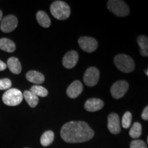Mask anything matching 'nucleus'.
Wrapping results in <instances>:
<instances>
[{
    "mask_svg": "<svg viewBox=\"0 0 148 148\" xmlns=\"http://www.w3.org/2000/svg\"><path fill=\"white\" fill-rule=\"evenodd\" d=\"M53 139H54V133L51 130H47L42 134L40 142L42 146L47 147L52 143Z\"/></svg>",
    "mask_w": 148,
    "mask_h": 148,
    "instance_id": "20",
    "label": "nucleus"
},
{
    "mask_svg": "<svg viewBox=\"0 0 148 148\" xmlns=\"http://www.w3.org/2000/svg\"><path fill=\"white\" fill-rule=\"evenodd\" d=\"M36 19L40 26L43 27H49L51 25V20L49 16L44 11L40 10L36 13Z\"/></svg>",
    "mask_w": 148,
    "mask_h": 148,
    "instance_id": "17",
    "label": "nucleus"
},
{
    "mask_svg": "<svg viewBox=\"0 0 148 148\" xmlns=\"http://www.w3.org/2000/svg\"><path fill=\"white\" fill-rule=\"evenodd\" d=\"M23 96L29 106L32 107V108H34V107L37 106L38 101H39L38 97L35 95L34 93H32L30 90H25V91H24Z\"/></svg>",
    "mask_w": 148,
    "mask_h": 148,
    "instance_id": "19",
    "label": "nucleus"
},
{
    "mask_svg": "<svg viewBox=\"0 0 148 148\" xmlns=\"http://www.w3.org/2000/svg\"><path fill=\"white\" fill-rule=\"evenodd\" d=\"M137 42L140 47V52L143 56L147 57L148 56V38L145 36H138Z\"/></svg>",
    "mask_w": 148,
    "mask_h": 148,
    "instance_id": "18",
    "label": "nucleus"
},
{
    "mask_svg": "<svg viewBox=\"0 0 148 148\" xmlns=\"http://www.w3.org/2000/svg\"><path fill=\"white\" fill-rule=\"evenodd\" d=\"M12 86V82L10 79H0V90H8Z\"/></svg>",
    "mask_w": 148,
    "mask_h": 148,
    "instance_id": "25",
    "label": "nucleus"
},
{
    "mask_svg": "<svg viewBox=\"0 0 148 148\" xmlns=\"http://www.w3.org/2000/svg\"><path fill=\"white\" fill-rule=\"evenodd\" d=\"M99 79V71L96 67L88 68L84 74V82L88 86H94L97 84Z\"/></svg>",
    "mask_w": 148,
    "mask_h": 148,
    "instance_id": "7",
    "label": "nucleus"
},
{
    "mask_svg": "<svg viewBox=\"0 0 148 148\" xmlns=\"http://www.w3.org/2000/svg\"><path fill=\"white\" fill-rule=\"evenodd\" d=\"M16 49L14 42L7 38H2L0 39V49L6 52H13Z\"/></svg>",
    "mask_w": 148,
    "mask_h": 148,
    "instance_id": "16",
    "label": "nucleus"
},
{
    "mask_svg": "<svg viewBox=\"0 0 148 148\" xmlns=\"http://www.w3.org/2000/svg\"><path fill=\"white\" fill-rule=\"evenodd\" d=\"M108 128L113 134H117L121 132V123L119 116L116 113H111L108 116Z\"/></svg>",
    "mask_w": 148,
    "mask_h": 148,
    "instance_id": "10",
    "label": "nucleus"
},
{
    "mask_svg": "<svg viewBox=\"0 0 148 148\" xmlns=\"http://www.w3.org/2000/svg\"><path fill=\"white\" fill-rule=\"evenodd\" d=\"M108 9L117 16H126L130 13V8L123 1L110 0L107 3Z\"/></svg>",
    "mask_w": 148,
    "mask_h": 148,
    "instance_id": "5",
    "label": "nucleus"
},
{
    "mask_svg": "<svg viewBox=\"0 0 148 148\" xmlns=\"http://www.w3.org/2000/svg\"><path fill=\"white\" fill-rule=\"evenodd\" d=\"M145 72L146 73V75H148V74H147V69H146V71H145Z\"/></svg>",
    "mask_w": 148,
    "mask_h": 148,
    "instance_id": "29",
    "label": "nucleus"
},
{
    "mask_svg": "<svg viewBox=\"0 0 148 148\" xmlns=\"http://www.w3.org/2000/svg\"><path fill=\"white\" fill-rule=\"evenodd\" d=\"M130 148H147V144L142 140H134L130 144Z\"/></svg>",
    "mask_w": 148,
    "mask_h": 148,
    "instance_id": "24",
    "label": "nucleus"
},
{
    "mask_svg": "<svg viewBox=\"0 0 148 148\" xmlns=\"http://www.w3.org/2000/svg\"><path fill=\"white\" fill-rule=\"evenodd\" d=\"M23 93L16 88L7 90L2 96L3 102L9 106H15L21 103L23 100Z\"/></svg>",
    "mask_w": 148,
    "mask_h": 148,
    "instance_id": "4",
    "label": "nucleus"
},
{
    "mask_svg": "<svg viewBox=\"0 0 148 148\" xmlns=\"http://www.w3.org/2000/svg\"><path fill=\"white\" fill-rule=\"evenodd\" d=\"M60 136L66 143H78L91 139L94 132L86 122L70 121L62 127Z\"/></svg>",
    "mask_w": 148,
    "mask_h": 148,
    "instance_id": "1",
    "label": "nucleus"
},
{
    "mask_svg": "<svg viewBox=\"0 0 148 148\" xmlns=\"http://www.w3.org/2000/svg\"><path fill=\"white\" fill-rule=\"evenodd\" d=\"M142 133V126L140 123L138 122H135L133 123L132 127L130 130L129 134L130 137L132 138H138L140 137Z\"/></svg>",
    "mask_w": 148,
    "mask_h": 148,
    "instance_id": "21",
    "label": "nucleus"
},
{
    "mask_svg": "<svg viewBox=\"0 0 148 148\" xmlns=\"http://www.w3.org/2000/svg\"><path fill=\"white\" fill-rule=\"evenodd\" d=\"M132 114L131 112H126L122 116L121 119V125L123 128L127 129L130 126L131 123H132Z\"/></svg>",
    "mask_w": 148,
    "mask_h": 148,
    "instance_id": "23",
    "label": "nucleus"
},
{
    "mask_svg": "<svg viewBox=\"0 0 148 148\" xmlns=\"http://www.w3.org/2000/svg\"><path fill=\"white\" fill-rule=\"evenodd\" d=\"M141 117L143 120L147 121L148 120V106H145V108L143 109V112L141 114Z\"/></svg>",
    "mask_w": 148,
    "mask_h": 148,
    "instance_id": "26",
    "label": "nucleus"
},
{
    "mask_svg": "<svg viewBox=\"0 0 148 148\" xmlns=\"http://www.w3.org/2000/svg\"><path fill=\"white\" fill-rule=\"evenodd\" d=\"M26 79L34 84H40L45 81V76L37 71H29L26 73Z\"/></svg>",
    "mask_w": 148,
    "mask_h": 148,
    "instance_id": "14",
    "label": "nucleus"
},
{
    "mask_svg": "<svg viewBox=\"0 0 148 148\" xmlns=\"http://www.w3.org/2000/svg\"><path fill=\"white\" fill-rule=\"evenodd\" d=\"M7 66L10 71L14 74H19L21 72V64L15 57H11L7 61Z\"/></svg>",
    "mask_w": 148,
    "mask_h": 148,
    "instance_id": "15",
    "label": "nucleus"
},
{
    "mask_svg": "<svg viewBox=\"0 0 148 148\" xmlns=\"http://www.w3.org/2000/svg\"><path fill=\"white\" fill-rule=\"evenodd\" d=\"M103 107V101L98 98H90L84 103V108L88 112H96Z\"/></svg>",
    "mask_w": 148,
    "mask_h": 148,
    "instance_id": "13",
    "label": "nucleus"
},
{
    "mask_svg": "<svg viewBox=\"0 0 148 148\" xmlns=\"http://www.w3.org/2000/svg\"><path fill=\"white\" fill-rule=\"evenodd\" d=\"M83 90V85L79 80H75L69 85L66 90L68 97L72 99L76 98L80 95Z\"/></svg>",
    "mask_w": 148,
    "mask_h": 148,
    "instance_id": "12",
    "label": "nucleus"
},
{
    "mask_svg": "<svg viewBox=\"0 0 148 148\" xmlns=\"http://www.w3.org/2000/svg\"><path fill=\"white\" fill-rule=\"evenodd\" d=\"M114 62L116 67L123 73H130L134 69V60L129 56L123 54L116 55L114 58Z\"/></svg>",
    "mask_w": 148,
    "mask_h": 148,
    "instance_id": "3",
    "label": "nucleus"
},
{
    "mask_svg": "<svg viewBox=\"0 0 148 148\" xmlns=\"http://www.w3.org/2000/svg\"><path fill=\"white\" fill-rule=\"evenodd\" d=\"M2 16H3V13L2 12H1V10H0V22H1V20H2Z\"/></svg>",
    "mask_w": 148,
    "mask_h": 148,
    "instance_id": "28",
    "label": "nucleus"
},
{
    "mask_svg": "<svg viewBox=\"0 0 148 148\" xmlns=\"http://www.w3.org/2000/svg\"><path fill=\"white\" fill-rule=\"evenodd\" d=\"M50 12L53 17L61 21L67 19L71 14L69 5L62 1H53L50 5Z\"/></svg>",
    "mask_w": 148,
    "mask_h": 148,
    "instance_id": "2",
    "label": "nucleus"
},
{
    "mask_svg": "<svg viewBox=\"0 0 148 148\" xmlns=\"http://www.w3.org/2000/svg\"><path fill=\"white\" fill-rule=\"evenodd\" d=\"M79 59V56L77 51L71 50L68 51L64 56L62 59V64L66 69H72L76 65Z\"/></svg>",
    "mask_w": 148,
    "mask_h": 148,
    "instance_id": "11",
    "label": "nucleus"
},
{
    "mask_svg": "<svg viewBox=\"0 0 148 148\" xmlns=\"http://www.w3.org/2000/svg\"><path fill=\"white\" fill-rule=\"evenodd\" d=\"M30 91L37 97H46L48 95V91L45 87L39 85H34L30 88Z\"/></svg>",
    "mask_w": 148,
    "mask_h": 148,
    "instance_id": "22",
    "label": "nucleus"
},
{
    "mask_svg": "<svg viewBox=\"0 0 148 148\" xmlns=\"http://www.w3.org/2000/svg\"><path fill=\"white\" fill-rule=\"evenodd\" d=\"M6 67H7L6 64H5V62H3V61L0 60V71H3V70L6 69Z\"/></svg>",
    "mask_w": 148,
    "mask_h": 148,
    "instance_id": "27",
    "label": "nucleus"
},
{
    "mask_svg": "<svg viewBox=\"0 0 148 148\" xmlns=\"http://www.w3.org/2000/svg\"><path fill=\"white\" fill-rule=\"evenodd\" d=\"M78 44L83 51L88 53L93 52L97 49L98 44L97 40L92 37L82 36L78 39Z\"/></svg>",
    "mask_w": 148,
    "mask_h": 148,
    "instance_id": "8",
    "label": "nucleus"
},
{
    "mask_svg": "<svg viewBox=\"0 0 148 148\" xmlns=\"http://www.w3.org/2000/svg\"><path fill=\"white\" fill-rule=\"evenodd\" d=\"M129 84L125 80H119L114 83L110 88V93L114 99L123 97L128 90Z\"/></svg>",
    "mask_w": 148,
    "mask_h": 148,
    "instance_id": "6",
    "label": "nucleus"
},
{
    "mask_svg": "<svg viewBox=\"0 0 148 148\" xmlns=\"http://www.w3.org/2000/svg\"><path fill=\"white\" fill-rule=\"evenodd\" d=\"M18 25V19L15 16L8 15L2 18L0 25V29L3 32H11L16 28Z\"/></svg>",
    "mask_w": 148,
    "mask_h": 148,
    "instance_id": "9",
    "label": "nucleus"
}]
</instances>
